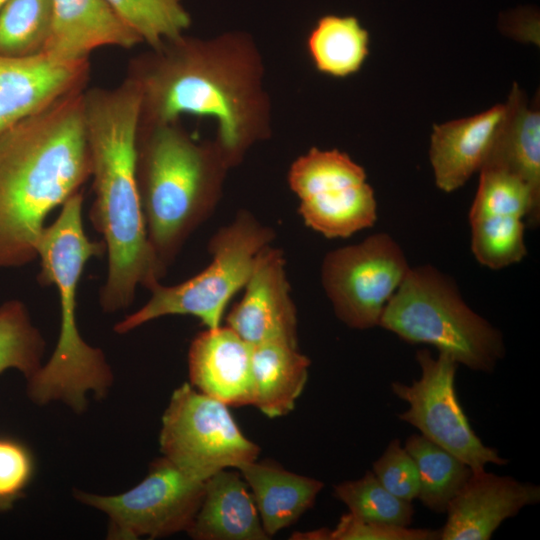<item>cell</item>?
Returning a JSON list of instances; mask_svg holds the SVG:
<instances>
[{"label": "cell", "instance_id": "6da1fadb", "mask_svg": "<svg viewBox=\"0 0 540 540\" xmlns=\"http://www.w3.org/2000/svg\"><path fill=\"white\" fill-rule=\"evenodd\" d=\"M126 77L140 91V125L172 123L185 114L212 118L230 166L267 132L261 65L244 37L183 35L131 59Z\"/></svg>", "mask_w": 540, "mask_h": 540}, {"label": "cell", "instance_id": "4dcf8cb0", "mask_svg": "<svg viewBox=\"0 0 540 540\" xmlns=\"http://www.w3.org/2000/svg\"><path fill=\"white\" fill-rule=\"evenodd\" d=\"M440 530L408 528L394 524L364 521L350 512L342 515L334 529L309 531L311 540H436Z\"/></svg>", "mask_w": 540, "mask_h": 540}, {"label": "cell", "instance_id": "44dd1931", "mask_svg": "<svg viewBox=\"0 0 540 540\" xmlns=\"http://www.w3.org/2000/svg\"><path fill=\"white\" fill-rule=\"evenodd\" d=\"M310 359L297 346L264 343L252 346L251 405L269 418L289 414L308 379Z\"/></svg>", "mask_w": 540, "mask_h": 540}, {"label": "cell", "instance_id": "cb8c5ba5", "mask_svg": "<svg viewBox=\"0 0 540 540\" xmlns=\"http://www.w3.org/2000/svg\"><path fill=\"white\" fill-rule=\"evenodd\" d=\"M404 448L417 467V498L433 512L445 513L451 500L471 476V468L421 434L411 435Z\"/></svg>", "mask_w": 540, "mask_h": 540}, {"label": "cell", "instance_id": "7a4b0ae2", "mask_svg": "<svg viewBox=\"0 0 540 540\" xmlns=\"http://www.w3.org/2000/svg\"><path fill=\"white\" fill-rule=\"evenodd\" d=\"M140 108L139 88L128 77L114 88L83 92L94 192L89 219L108 261L99 305L109 314L127 309L138 286L148 289L165 273L148 241L137 187Z\"/></svg>", "mask_w": 540, "mask_h": 540}, {"label": "cell", "instance_id": "d4e9b609", "mask_svg": "<svg viewBox=\"0 0 540 540\" xmlns=\"http://www.w3.org/2000/svg\"><path fill=\"white\" fill-rule=\"evenodd\" d=\"M52 0H8L0 8V55L44 53L52 24Z\"/></svg>", "mask_w": 540, "mask_h": 540}, {"label": "cell", "instance_id": "ba28073f", "mask_svg": "<svg viewBox=\"0 0 540 540\" xmlns=\"http://www.w3.org/2000/svg\"><path fill=\"white\" fill-rule=\"evenodd\" d=\"M229 406L183 383L162 416L160 451L188 476L205 481L257 459L260 448L240 430Z\"/></svg>", "mask_w": 540, "mask_h": 540}, {"label": "cell", "instance_id": "83f0119b", "mask_svg": "<svg viewBox=\"0 0 540 540\" xmlns=\"http://www.w3.org/2000/svg\"><path fill=\"white\" fill-rule=\"evenodd\" d=\"M471 251L476 260L492 270L519 263L527 255L523 218L508 214L469 217Z\"/></svg>", "mask_w": 540, "mask_h": 540}, {"label": "cell", "instance_id": "30bf717a", "mask_svg": "<svg viewBox=\"0 0 540 540\" xmlns=\"http://www.w3.org/2000/svg\"><path fill=\"white\" fill-rule=\"evenodd\" d=\"M288 183L304 223L326 238L349 237L377 220L365 170L339 150L310 149L291 165Z\"/></svg>", "mask_w": 540, "mask_h": 540}, {"label": "cell", "instance_id": "7402d4cb", "mask_svg": "<svg viewBox=\"0 0 540 540\" xmlns=\"http://www.w3.org/2000/svg\"><path fill=\"white\" fill-rule=\"evenodd\" d=\"M505 104V119L482 168L517 175L540 198V112L528 106L516 83Z\"/></svg>", "mask_w": 540, "mask_h": 540}, {"label": "cell", "instance_id": "484cf974", "mask_svg": "<svg viewBox=\"0 0 540 540\" xmlns=\"http://www.w3.org/2000/svg\"><path fill=\"white\" fill-rule=\"evenodd\" d=\"M46 342L33 324L26 305L9 300L0 305V374L8 369L21 372L26 379L42 366Z\"/></svg>", "mask_w": 540, "mask_h": 540}, {"label": "cell", "instance_id": "836d02e7", "mask_svg": "<svg viewBox=\"0 0 540 540\" xmlns=\"http://www.w3.org/2000/svg\"><path fill=\"white\" fill-rule=\"evenodd\" d=\"M8 0H0V8L7 2Z\"/></svg>", "mask_w": 540, "mask_h": 540}, {"label": "cell", "instance_id": "9a60e30c", "mask_svg": "<svg viewBox=\"0 0 540 540\" xmlns=\"http://www.w3.org/2000/svg\"><path fill=\"white\" fill-rule=\"evenodd\" d=\"M540 501V488L510 476L472 472L449 503L441 540H488L500 524Z\"/></svg>", "mask_w": 540, "mask_h": 540}, {"label": "cell", "instance_id": "ffe728a7", "mask_svg": "<svg viewBox=\"0 0 540 540\" xmlns=\"http://www.w3.org/2000/svg\"><path fill=\"white\" fill-rule=\"evenodd\" d=\"M238 470L269 537L294 524L314 505L324 486L320 480L288 471L272 460L256 459Z\"/></svg>", "mask_w": 540, "mask_h": 540}, {"label": "cell", "instance_id": "1f68e13d", "mask_svg": "<svg viewBox=\"0 0 540 540\" xmlns=\"http://www.w3.org/2000/svg\"><path fill=\"white\" fill-rule=\"evenodd\" d=\"M35 470L31 450L22 442L0 437V514L24 495Z\"/></svg>", "mask_w": 540, "mask_h": 540}, {"label": "cell", "instance_id": "e0dca14e", "mask_svg": "<svg viewBox=\"0 0 540 540\" xmlns=\"http://www.w3.org/2000/svg\"><path fill=\"white\" fill-rule=\"evenodd\" d=\"M505 116L506 104H498L477 115L433 126L429 158L440 190L453 192L480 171Z\"/></svg>", "mask_w": 540, "mask_h": 540}, {"label": "cell", "instance_id": "2e32d148", "mask_svg": "<svg viewBox=\"0 0 540 540\" xmlns=\"http://www.w3.org/2000/svg\"><path fill=\"white\" fill-rule=\"evenodd\" d=\"M251 350L228 326L206 328L189 347L191 385L227 406L251 405Z\"/></svg>", "mask_w": 540, "mask_h": 540}, {"label": "cell", "instance_id": "603a6c76", "mask_svg": "<svg viewBox=\"0 0 540 540\" xmlns=\"http://www.w3.org/2000/svg\"><path fill=\"white\" fill-rule=\"evenodd\" d=\"M307 46L320 72L346 77L364 63L369 53V33L354 16L325 15L310 32Z\"/></svg>", "mask_w": 540, "mask_h": 540}, {"label": "cell", "instance_id": "52a82bcc", "mask_svg": "<svg viewBox=\"0 0 540 540\" xmlns=\"http://www.w3.org/2000/svg\"><path fill=\"white\" fill-rule=\"evenodd\" d=\"M273 240L271 228L250 212L240 211L211 238V262L205 269L176 285L152 284L149 300L116 323L114 331L125 334L168 315H191L207 328L219 327L228 302L248 281L256 255Z\"/></svg>", "mask_w": 540, "mask_h": 540}, {"label": "cell", "instance_id": "f546056e", "mask_svg": "<svg viewBox=\"0 0 540 540\" xmlns=\"http://www.w3.org/2000/svg\"><path fill=\"white\" fill-rule=\"evenodd\" d=\"M334 496L351 514L368 522L408 526L414 515L411 502L391 494L372 471L359 479L337 484Z\"/></svg>", "mask_w": 540, "mask_h": 540}, {"label": "cell", "instance_id": "7c38bea8", "mask_svg": "<svg viewBox=\"0 0 540 540\" xmlns=\"http://www.w3.org/2000/svg\"><path fill=\"white\" fill-rule=\"evenodd\" d=\"M416 360L421 370L419 379L410 385H390L392 393L409 406L399 419L459 458L472 472L485 470L489 463L506 465L508 460L475 434L458 401L454 384L458 363L443 352L433 357L428 349L418 350Z\"/></svg>", "mask_w": 540, "mask_h": 540}, {"label": "cell", "instance_id": "277c9868", "mask_svg": "<svg viewBox=\"0 0 540 540\" xmlns=\"http://www.w3.org/2000/svg\"><path fill=\"white\" fill-rule=\"evenodd\" d=\"M82 206L79 191L61 206L54 222L45 226L37 244L38 281L57 289L60 330L49 360L26 379V392L33 403L62 402L77 414L86 411L89 393L101 400L114 381L103 351L89 345L77 325V290L85 265L106 252L103 241H93L86 234Z\"/></svg>", "mask_w": 540, "mask_h": 540}, {"label": "cell", "instance_id": "4316f807", "mask_svg": "<svg viewBox=\"0 0 540 540\" xmlns=\"http://www.w3.org/2000/svg\"><path fill=\"white\" fill-rule=\"evenodd\" d=\"M469 217L508 214L526 219L531 227L540 221V198L515 174L500 168L483 167Z\"/></svg>", "mask_w": 540, "mask_h": 540}, {"label": "cell", "instance_id": "ac0fdd59", "mask_svg": "<svg viewBox=\"0 0 540 540\" xmlns=\"http://www.w3.org/2000/svg\"><path fill=\"white\" fill-rule=\"evenodd\" d=\"M52 7L44 53L55 59L86 60L99 47L130 49L142 42L107 0H52Z\"/></svg>", "mask_w": 540, "mask_h": 540}, {"label": "cell", "instance_id": "8fae6325", "mask_svg": "<svg viewBox=\"0 0 540 540\" xmlns=\"http://www.w3.org/2000/svg\"><path fill=\"white\" fill-rule=\"evenodd\" d=\"M410 269L405 253L388 233L328 252L321 283L337 318L353 329L379 326L383 310Z\"/></svg>", "mask_w": 540, "mask_h": 540}, {"label": "cell", "instance_id": "d6a6232c", "mask_svg": "<svg viewBox=\"0 0 540 540\" xmlns=\"http://www.w3.org/2000/svg\"><path fill=\"white\" fill-rule=\"evenodd\" d=\"M372 472L394 496L408 502L418 497L417 467L411 455L401 446L400 440L390 441L384 453L373 463Z\"/></svg>", "mask_w": 540, "mask_h": 540}, {"label": "cell", "instance_id": "9c48e42d", "mask_svg": "<svg viewBox=\"0 0 540 540\" xmlns=\"http://www.w3.org/2000/svg\"><path fill=\"white\" fill-rule=\"evenodd\" d=\"M203 494V481L188 476L163 456L155 459L143 480L126 492L101 495L73 490L76 500L108 517L107 538L113 540L155 539L187 532Z\"/></svg>", "mask_w": 540, "mask_h": 540}, {"label": "cell", "instance_id": "5bb4252c", "mask_svg": "<svg viewBox=\"0 0 540 540\" xmlns=\"http://www.w3.org/2000/svg\"><path fill=\"white\" fill-rule=\"evenodd\" d=\"M89 60L63 61L45 53L0 55V135L20 120L69 94L84 90Z\"/></svg>", "mask_w": 540, "mask_h": 540}, {"label": "cell", "instance_id": "4fadbf2b", "mask_svg": "<svg viewBox=\"0 0 540 540\" xmlns=\"http://www.w3.org/2000/svg\"><path fill=\"white\" fill-rule=\"evenodd\" d=\"M244 288L227 315V326L251 346H297V313L280 249L269 244L258 252Z\"/></svg>", "mask_w": 540, "mask_h": 540}, {"label": "cell", "instance_id": "8992f818", "mask_svg": "<svg viewBox=\"0 0 540 540\" xmlns=\"http://www.w3.org/2000/svg\"><path fill=\"white\" fill-rule=\"evenodd\" d=\"M379 326L407 343L431 345L474 371H493L506 352L501 331L470 308L455 281L432 265L410 267Z\"/></svg>", "mask_w": 540, "mask_h": 540}, {"label": "cell", "instance_id": "f1b7e54d", "mask_svg": "<svg viewBox=\"0 0 540 540\" xmlns=\"http://www.w3.org/2000/svg\"><path fill=\"white\" fill-rule=\"evenodd\" d=\"M107 1L120 19L151 49L183 36L190 25V16L181 0Z\"/></svg>", "mask_w": 540, "mask_h": 540}, {"label": "cell", "instance_id": "3957f363", "mask_svg": "<svg viewBox=\"0 0 540 540\" xmlns=\"http://www.w3.org/2000/svg\"><path fill=\"white\" fill-rule=\"evenodd\" d=\"M83 92L60 98L0 135V269L37 258L48 214L91 177Z\"/></svg>", "mask_w": 540, "mask_h": 540}, {"label": "cell", "instance_id": "d6986e66", "mask_svg": "<svg viewBox=\"0 0 540 540\" xmlns=\"http://www.w3.org/2000/svg\"><path fill=\"white\" fill-rule=\"evenodd\" d=\"M195 540H266L258 510L243 477L223 469L204 481V494L187 530Z\"/></svg>", "mask_w": 540, "mask_h": 540}, {"label": "cell", "instance_id": "5b68a950", "mask_svg": "<svg viewBox=\"0 0 540 540\" xmlns=\"http://www.w3.org/2000/svg\"><path fill=\"white\" fill-rule=\"evenodd\" d=\"M229 167L216 142H197L177 121L139 124L138 193L148 241L165 271L213 212Z\"/></svg>", "mask_w": 540, "mask_h": 540}]
</instances>
